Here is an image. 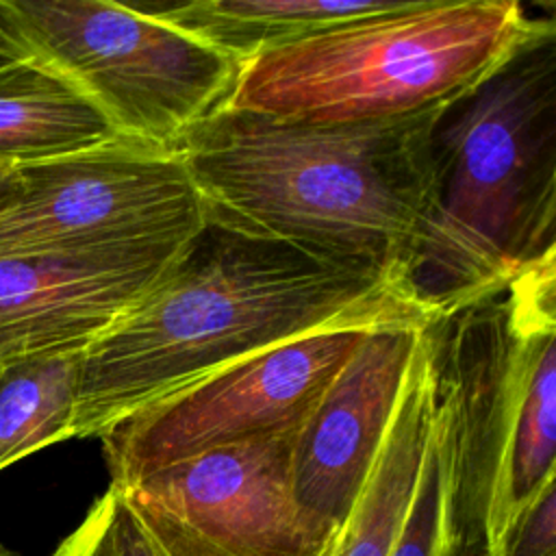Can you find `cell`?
<instances>
[{
	"label": "cell",
	"instance_id": "cell-1",
	"mask_svg": "<svg viewBox=\"0 0 556 556\" xmlns=\"http://www.w3.org/2000/svg\"><path fill=\"white\" fill-rule=\"evenodd\" d=\"M402 319L430 317L400 280L206 219L83 350L72 439H100L130 413L302 334Z\"/></svg>",
	"mask_w": 556,
	"mask_h": 556
},
{
	"label": "cell",
	"instance_id": "cell-2",
	"mask_svg": "<svg viewBox=\"0 0 556 556\" xmlns=\"http://www.w3.org/2000/svg\"><path fill=\"white\" fill-rule=\"evenodd\" d=\"M445 104L361 122L224 106L176 152L208 222L402 285L426 198L430 135Z\"/></svg>",
	"mask_w": 556,
	"mask_h": 556
},
{
	"label": "cell",
	"instance_id": "cell-3",
	"mask_svg": "<svg viewBox=\"0 0 556 556\" xmlns=\"http://www.w3.org/2000/svg\"><path fill=\"white\" fill-rule=\"evenodd\" d=\"M556 256V24L439 113L404 265L430 319Z\"/></svg>",
	"mask_w": 556,
	"mask_h": 556
},
{
	"label": "cell",
	"instance_id": "cell-4",
	"mask_svg": "<svg viewBox=\"0 0 556 556\" xmlns=\"http://www.w3.org/2000/svg\"><path fill=\"white\" fill-rule=\"evenodd\" d=\"M439 437L467 549L556 482V256L434 319Z\"/></svg>",
	"mask_w": 556,
	"mask_h": 556
},
{
	"label": "cell",
	"instance_id": "cell-5",
	"mask_svg": "<svg viewBox=\"0 0 556 556\" xmlns=\"http://www.w3.org/2000/svg\"><path fill=\"white\" fill-rule=\"evenodd\" d=\"M549 24L515 0H397L252 56L226 109L304 122L417 113L476 87Z\"/></svg>",
	"mask_w": 556,
	"mask_h": 556
},
{
	"label": "cell",
	"instance_id": "cell-6",
	"mask_svg": "<svg viewBox=\"0 0 556 556\" xmlns=\"http://www.w3.org/2000/svg\"><path fill=\"white\" fill-rule=\"evenodd\" d=\"M2 54L28 56L74 85L122 139L176 150L219 113L241 63L111 0H0Z\"/></svg>",
	"mask_w": 556,
	"mask_h": 556
},
{
	"label": "cell",
	"instance_id": "cell-7",
	"mask_svg": "<svg viewBox=\"0 0 556 556\" xmlns=\"http://www.w3.org/2000/svg\"><path fill=\"white\" fill-rule=\"evenodd\" d=\"M15 172L17 191L0 204V256L172 248L206 226L176 150L117 139Z\"/></svg>",
	"mask_w": 556,
	"mask_h": 556
},
{
	"label": "cell",
	"instance_id": "cell-8",
	"mask_svg": "<svg viewBox=\"0 0 556 556\" xmlns=\"http://www.w3.org/2000/svg\"><path fill=\"white\" fill-rule=\"evenodd\" d=\"M298 430L215 447L113 489L159 556H326L343 528L293 495Z\"/></svg>",
	"mask_w": 556,
	"mask_h": 556
},
{
	"label": "cell",
	"instance_id": "cell-9",
	"mask_svg": "<svg viewBox=\"0 0 556 556\" xmlns=\"http://www.w3.org/2000/svg\"><path fill=\"white\" fill-rule=\"evenodd\" d=\"M371 328L302 334L130 413L100 437L111 486L215 447L300 428Z\"/></svg>",
	"mask_w": 556,
	"mask_h": 556
},
{
	"label": "cell",
	"instance_id": "cell-10",
	"mask_svg": "<svg viewBox=\"0 0 556 556\" xmlns=\"http://www.w3.org/2000/svg\"><path fill=\"white\" fill-rule=\"evenodd\" d=\"M430 319L371 328L298 430L293 495L308 515L343 528L374 467L428 339Z\"/></svg>",
	"mask_w": 556,
	"mask_h": 556
},
{
	"label": "cell",
	"instance_id": "cell-11",
	"mask_svg": "<svg viewBox=\"0 0 556 556\" xmlns=\"http://www.w3.org/2000/svg\"><path fill=\"white\" fill-rule=\"evenodd\" d=\"M185 245L2 254L0 365L83 352L165 274Z\"/></svg>",
	"mask_w": 556,
	"mask_h": 556
},
{
	"label": "cell",
	"instance_id": "cell-12",
	"mask_svg": "<svg viewBox=\"0 0 556 556\" xmlns=\"http://www.w3.org/2000/svg\"><path fill=\"white\" fill-rule=\"evenodd\" d=\"M432 326V324H430ZM430 330L374 467L341 530L337 556H389L437 445Z\"/></svg>",
	"mask_w": 556,
	"mask_h": 556
},
{
	"label": "cell",
	"instance_id": "cell-13",
	"mask_svg": "<svg viewBox=\"0 0 556 556\" xmlns=\"http://www.w3.org/2000/svg\"><path fill=\"white\" fill-rule=\"evenodd\" d=\"M122 139L74 85L28 56L0 54V165L22 167Z\"/></svg>",
	"mask_w": 556,
	"mask_h": 556
},
{
	"label": "cell",
	"instance_id": "cell-14",
	"mask_svg": "<svg viewBox=\"0 0 556 556\" xmlns=\"http://www.w3.org/2000/svg\"><path fill=\"white\" fill-rule=\"evenodd\" d=\"M395 2L397 0H191L139 7L243 65L265 50L387 11Z\"/></svg>",
	"mask_w": 556,
	"mask_h": 556
},
{
	"label": "cell",
	"instance_id": "cell-15",
	"mask_svg": "<svg viewBox=\"0 0 556 556\" xmlns=\"http://www.w3.org/2000/svg\"><path fill=\"white\" fill-rule=\"evenodd\" d=\"M83 352L0 365V469L72 439Z\"/></svg>",
	"mask_w": 556,
	"mask_h": 556
},
{
	"label": "cell",
	"instance_id": "cell-16",
	"mask_svg": "<svg viewBox=\"0 0 556 556\" xmlns=\"http://www.w3.org/2000/svg\"><path fill=\"white\" fill-rule=\"evenodd\" d=\"M389 556H469L458 528L441 437Z\"/></svg>",
	"mask_w": 556,
	"mask_h": 556
},
{
	"label": "cell",
	"instance_id": "cell-17",
	"mask_svg": "<svg viewBox=\"0 0 556 556\" xmlns=\"http://www.w3.org/2000/svg\"><path fill=\"white\" fill-rule=\"evenodd\" d=\"M52 556H159L122 495L109 486Z\"/></svg>",
	"mask_w": 556,
	"mask_h": 556
},
{
	"label": "cell",
	"instance_id": "cell-18",
	"mask_svg": "<svg viewBox=\"0 0 556 556\" xmlns=\"http://www.w3.org/2000/svg\"><path fill=\"white\" fill-rule=\"evenodd\" d=\"M482 556H556V482L521 508Z\"/></svg>",
	"mask_w": 556,
	"mask_h": 556
},
{
	"label": "cell",
	"instance_id": "cell-19",
	"mask_svg": "<svg viewBox=\"0 0 556 556\" xmlns=\"http://www.w3.org/2000/svg\"><path fill=\"white\" fill-rule=\"evenodd\" d=\"M17 191V172L15 167L0 165V204H4Z\"/></svg>",
	"mask_w": 556,
	"mask_h": 556
},
{
	"label": "cell",
	"instance_id": "cell-20",
	"mask_svg": "<svg viewBox=\"0 0 556 556\" xmlns=\"http://www.w3.org/2000/svg\"><path fill=\"white\" fill-rule=\"evenodd\" d=\"M0 556H20V554L13 552V549H9V547H2V545H0Z\"/></svg>",
	"mask_w": 556,
	"mask_h": 556
},
{
	"label": "cell",
	"instance_id": "cell-21",
	"mask_svg": "<svg viewBox=\"0 0 556 556\" xmlns=\"http://www.w3.org/2000/svg\"><path fill=\"white\" fill-rule=\"evenodd\" d=\"M339 543H341V536H339V541H337V545L326 554V556H337V552H339Z\"/></svg>",
	"mask_w": 556,
	"mask_h": 556
},
{
	"label": "cell",
	"instance_id": "cell-22",
	"mask_svg": "<svg viewBox=\"0 0 556 556\" xmlns=\"http://www.w3.org/2000/svg\"><path fill=\"white\" fill-rule=\"evenodd\" d=\"M0 54H2V35H0Z\"/></svg>",
	"mask_w": 556,
	"mask_h": 556
},
{
	"label": "cell",
	"instance_id": "cell-23",
	"mask_svg": "<svg viewBox=\"0 0 556 556\" xmlns=\"http://www.w3.org/2000/svg\"><path fill=\"white\" fill-rule=\"evenodd\" d=\"M478 556H482V554H478Z\"/></svg>",
	"mask_w": 556,
	"mask_h": 556
}]
</instances>
